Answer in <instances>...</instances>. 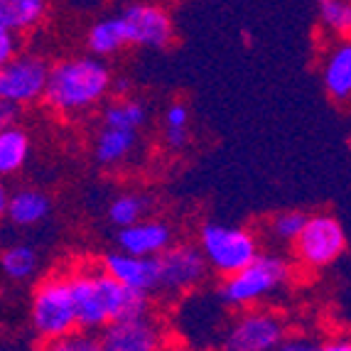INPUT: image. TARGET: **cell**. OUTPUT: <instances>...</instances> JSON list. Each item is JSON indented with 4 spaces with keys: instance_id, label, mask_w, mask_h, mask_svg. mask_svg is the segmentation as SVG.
<instances>
[{
    "instance_id": "6da1fadb",
    "label": "cell",
    "mask_w": 351,
    "mask_h": 351,
    "mask_svg": "<svg viewBox=\"0 0 351 351\" xmlns=\"http://www.w3.org/2000/svg\"><path fill=\"white\" fill-rule=\"evenodd\" d=\"M71 287L79 310V327L86 332L106 329L123 319L147 317L150 312V295L118 282L104 268L71 273Z\"/></svg>"
},
{
    "instance_id": "7a4b0ae2",
    "label": "cell",
    "mask_w": 351,
    "mask_h": 351,
    "mask_svg": "<svg viewBox=\"0 0 351 351\" xmlns=\"http://www.w3.org/2000/svg\"><path fill=\"white\" fill-rule=\"evenodd\" d=\"M111 88L113 76L108 64L101 57L84 54V57H69L52 64L47 91L42 101L49 111L74 116L101 104Z\"/></svg>"
},
{
    "instance_id": "3957f363",
    "label": "cell",
    "mask_w": 351,
    "mask_h": 351,
    "mask_svg": "<svg viewBox=\"0 0 351 351\" xmlns=\"http://www.w3.org/2000/svg\"><path fill=\"white\" fill-rule=\"evenodd\" d=\"M29 324L42 341H54L82 329L71 276L52 273L37 282L29 300Z\"/></svg>"
},
{
    "instance_id": "277c9868",
    "label": "cell",
    "mask_w": 351,
    "mask_h": 351,
    "mask_svg": "<svg viewBox=\"0 0 351 351\" xmlns=\"http://www.w3.org/2000/svg\"><path fill=\"white\" fill-rule=\"evenodd\" d=\"M290 280V263L280 256H261L243 270L226 276L217 290V298L228 307H251L280 290Z\"/></svg>"
},
{
    "instance_id": "5b68a950",
    "label": "cell",
    "mask_w": 351,
    "mask_h": 351,
    "mask_svg": "<svg viewBox=\"0 0 351 351\" xmlns=\"http://www.w3.org/2000/svg\"><path fill=\"white\" fill-rule=\"evenodd\" d=\"M199 248L209 268L217 270L223 278L243 270L261 256L258 239L253 231L217 221H206L199 228Z\"/></svg>"
},
{
    "instance_id": "8992f818",
    "label": "cell",
    "mask_w": 351,
    "mask_h": 351,
    "mask_svg": "<svg viewBox=\"0 0 351 351\" xmlns=\"http://www.w3.org/2000/svg\"><path fill=\"white\" fill-rule=\"evenodd\" d=\"M295 256L307 268H327L346 251V231L332 214H310L302 234L298 236Z\"/></svg>"
},
{
    "instance_id": "52a82bcc",
    "label": "cell",
    "mask_w": 351,
    "mask_h": 351,
    "mask_svg": "<svg viewBox=\"0 0 351 351\" xmlns=\"http://www.w3.org/2000/svg\"><path fill=\"white\" fill-rule=\"evenodd\" d=\"M287 339L282 317L270 310H246L223 334V351H278Z\"/></svg>"
},
{
    "instance_id": "ba28073f",
    "label": "cell",
    "mask_w": 351,
    "mask_h": 351,
    "mask_svg": "<svg viewBox=\"0 0 351 351\" xmlns=\"http://www.w3.org/2000/svg\"><path fill=\"white\" fill-rule=\"evenodd\" d=\"M52 66L40 54H18L0 66V99L29 106L45 99Z\"/></svg>"
},
{
    "instance_id": "9c48e42d",
    "label": "cell",
    "mask_w": 351,
    "mask_h": 351,
    "mask_svg": "<svg viewBox=\"0 0 351 351\" xmlns=\"http://www.w3.org/2000/svg\"><path fill=\"white\" fill-rule=\"evenodd\" d=\"M128 47L165 49L175 40V23L170 12L155 3H130L118 12Z\"/></svg>"
},
{
    "instance_id": "30bf717a",
    "label": "cell",
    "mask_w": 351,
    "mask_h": 351,
    "mask_svg": "<svg viewBox=\"0 0 351 351\" xmlns=\"http://www.w3.org/2000/svg\"><path fill=\"white\" fill-rule=\"evenodd\" d=\"M204 253L192 243H175L160 256V287L167 293H187L206 278Z\"/></svg>"
},
{
    "instance_id": "8fae6325",
    "label": "cell",
    "mask_w": 351,
    "mask_h": 351,
    "mask_svg": "<svg viewBox=\"0 0 351 351\" xmlns=\"http://www.w3.org/2000/svg\"><path fill=\"white\" fill-rule=\"evenodd\" d=\"M101 268L118 282L141 290L150 295L152 290L160 287V258H145V256H130L125 251H111L104 253Z\"/></svg>"
},
{
    "instance_id": "7c38bea8",
    "label": "cell",
    "mask_w": 351,
    "mask_h": 351,
    "mask_svg": "<svg viewBox=\"0 0 351 351\" xmlns=\"http://www.w3.org/2000/svg\"><path fill=\"white\" fill-rule=\"evenodd\" d=\"M99 339L104 351H160L162 334L150 317H135L108 324Z\"/></svg>"
},
{
    "instance_id": "4fadbf2b",
    "label": "cell",
    "mask_w": 351,
    "mask_h": 351,
    "mask_svg": "<svg viewBox=\"0 0 351 351\" xmlns=\"http://www.w3.org/2000/svg\"><path fill=\"white\" fill-rule=\"evenodd\" d=\"M172 228L160 219H147L138 221L133 226L118 228L116 243L118 251H125L130 256H145V258H160L172 243Z\"/></svg>"
},
{
    "instance_id": "5bb4252c",
    "label": "cell",
    "mask_w": 351,
    "mask_h": 351,
    "mask_svg": "<svg viewBox=\"0 0 351 351\" xmlns=\"http://www.w3.org/2000/svg\"><path fill=\"white\" fill-rule=\"evenodd\" d=\"M322 82L337 101H351V40H341L324 59Z\"/></svg>"
},
{
    "instance_id": "9a60e30c",
    "label": "cell",
    "mask_w": 351,
    "mask_h": 351,
    "mask_svg": "<svg viewBox=\"0 0 351 351\" xmlns=\"http://www.w3.org/2000/svg\"><path fill=\"white\" fill-rule=\"evenodd\" d=\"M49 209H52V202L45 192L40 189H18V192L10 194V204H8L5 217L10 219V223L20 228H29L42 223L49 217Z\"/></svg>"
},
{
    "instance_id": "2e32d148",
    "label": "cell",
    "mask_w": 351,
    "mask_h": 351,
    "mask_svg": "<svg viewBox=\"0 0 351 351\" xmlns=\"http://www.w3.org/2000/svg\"><path fill=\"white\" fill-rule=\"evenodd\" d=\"M49 0H0V27L23 35L47 18Z\"/></svg>"
},
{
    "instance_id": "e0dca14e",
    "label": "cell",
    "mask_w": 351,
    "mask_h": 351,
    "mask_svg": "<svg viewBox=\"0 0 351 351\" xmlns=\"http://www.w3.org/2000/svg\"><path fill=\"white\" fill-rule=\"evenodd\" d=\"M138 145V133L135 130H121V128H104L96 135L94 158L99 165H118L128 158L133 147Z\"/></svg>"
},
{
    "instance_id": "ac0fdd59",
    "label": "cell",
    "mask_w": 351,
    "mask_h": 351,
    "mask_svg": "<svg viewBox=\"0 0 351 351\" xmlns=\"http://www.w3.org/2000/svg\"><path fill=\"white\" fill-rule=\"evenodd\" d=\"M86 47L94 57H101V59L113 57V54H118L123 47H128L121 18L113 15V18H104L91 25L86 32Z\"/></svg>"
},
{
    "instance_id": "d6986e66",
    "label": "cell",
    "mask_w": 351,
    "mask_h": 351,
    "mask_svg": "<svg viewBox=\"0 0 351 351\" xmlns=\"http://www.w3.org/2000/svg\"><path fill=\"white\" fill-rule=\"evenodd\" d=\"M29 158V135L20 125L0 128V172L15 175Z\"/></svg>"
},
{
    "instance_id": "ffe728a7",
    "label": "cell",
    "mask_w": 351,
    "mask_h": 351,
    "mask_svg": "<svg viewBox=\"0 0 351 351\" xmlns=\"http://www.w3.org/2000/svg\"><path fill=\"white\" fill-rule=\"evenodd\" d=\"M147 123V108L143 101L133 99H118L104 108V125L108 128H121V130H138Z\"/></svg>"
},
{
    "instance_id": "44dd1931",
    "label": "cell",
    "mask_w": 351,
    "mask_h": 351,
    "mask_svg": "<svg viewBox=\"0 0 351 351\" xmlns=\"http://www.w3.org/2000/svg\"><path fill=\"white\" fill-rule=\"evenodd\" d=\"M0 265H3L5 278H10L15 282H25L29 278H35L40 256L29 243H12L0 256Z\"/></svg>"
},
{
    "instance_id": "7402d4cb",
    "label": "cell",
    "mask_w": 351,
    "mask_h": 351,
    "mask_svg": "<svg viewBox=\"0 0 351 351\" xmlns=\"http://www.w3.org/2000/svg\"><path fill=\"white\" fill-rule=\"evenodd\" d=\"M317 12L329 32L351 40V0H317Z\"/></svg>"
},
{
    "instance_id": "603a6c76",
    "label": "cell",
    "mask_w": 351,
    "mask_h": 351,
    "mask_svg": "<svg viewBox=\"0 0 351 351\" xmlns=\"http://www.w3.org/2000/svg\"><path fill=\"white\" fill-rule=\"evenodd\" d=\"M145 209H147V199L143 194H121L108 206V221L118 228L133 226V223L143 221Z\"/></svg>"
},
{
    "instance_id": "cb8c5ba5",
    "label": "cell",
    "mask_w": 351,
    "mask_h": 351,
    "mask_svg": "<svg viewBox=\"0 0 351 351\" xmlns=\"http://www.w3.org/2000/svg\"><path fill=\"white\" fill-rule=\"evenodd\" d=\"M165 143L172 150H182L189 143V108L182 101L165 111Z\"/></svg>"
},
{
    "instance_id": "d4e9b609",
    "label": "cell",
    "mask_w": 351,
    "mask_h": 351,
    "mask_svg": "<svg viewBox=\"0 0 351 351\" xmlns=\"http://www.w3.org/2000/svg\"><path fill=\"white\" fill-rule=\"evenodd\" d=\"M307 219H310V214H304V211L298 209L280 211V214H276V217L270 219V234H273L276 241H280V243H295L298 236L302 234Z\"/></svg>"
},
{
    "instance_id": "484cf974",
    "label": "cell",
    "mask_w": 351,
    "mask_h": 351,
    "mask_svg": "<svg viewBox=\"0 0 351 351\" xmlns=\"http://www.w3.org/2000/svg\"><path fill=\"white\" fill-rule=\"evenodd\" d=\"M42 351H104V346H101L99 337L86 334V329H84V332L59 337V339H54V341H45Z\"/></svg>"
},
{
    "instance_id": "4316f807",
    "label": "cell",
    "mask_w": 351,
    "mask_h": 351,
    "mask_svg": "<svg viewBox=\"0 0 351 351\" xmlns=\"http://www.w3.org/2000/svg\"><path fill=\"white\" fill-rule=\"evenodd\" d=\"M18 49H20V40L18 35L12 32V29H5V27H0V66L8 64L10 59L18 57Z\"/></svg>"
},
{
    "instance_id": "83f0119b",
    "label": "cell",
    "mask_w": 351,
    "mask_h": 351,
    "mask_svg": "<svg viewBox=\"0 0 351 351\" xmlns=\"http://www.w3.org/2000/svg\"><path fill=\"white\" fill-rule=\"evenodd\" d=\"M20 113H23V106H20V104H12V101L0 99V128L18 125Z\"/></svg>"
},
{
    "instance_id": "f1b7e54d",
    "label": "cell",
    "mask_w": 351,
    "mask_h": 351,
    "mask_svg": "<svg viewBox=\"0 0 351 351\" xmlns=\"http://www.w3.org/2000/svg\"><path fill=\"white\" fill-rule=\"evenodd\" d=\"M278 351H319V344L312 341L310 337H287Z\"/></svg>"
},
{
    "instance_id": "f546056e",
    "label": "cell",
    "mask_w": 351,
    "mask_h": 351,
    "mask_svg": "<svg viewBox=\"0 0 351 351\" xmlns=\"http://www.w3.org/2000/svg\"><path fill=\"white\" fill-rule=\"evenodd\" d=\"M319 351H351V334L329 337L327 341H322V344H319Z\"/></svg>"
},
{
    "instance_id": "4dcf8cb0",
    "label": "cell",
    "mask_w": 351,
    "mask_h": 351,
    "mask_svg": "<svg viewBox=\"0 0 351 351\" xmlns=\"http://www.w3.org/2000/svg\"><path fill=\"white\" fill-rule=\"evenodd\" d=\"M113 96L116 99H128L130 91H133V86H130V82L125 79V76H118V79H113Z\"/></svg>"
},
{
    "instance_id": "1f68e13d",
    "label": "cell",
    "mask_w": 351,
    "mask_h": 351,
    "mask_svg": "<svg viewBox=\"0 0 351 351\" xmlns=\"http://www.w3.org/2000/svg\"><path fill=\"white\" fill-rule=\"evenodd\" d=\"M349 150H351V135H349Z\"/></svg>"
}]
</instances>
